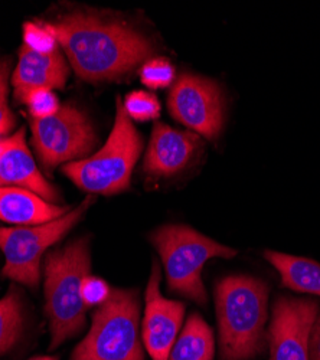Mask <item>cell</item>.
Returning <instances> with one entry per match:
<instances>
[{
	"label": "cell",
	"mask_w": 320,
	"mask_h": 360,
	"mask_svg": "<svg viewBox=\"0 0 320 360\" xmlns=\"http://www.w3.org/2000/svg\"><path fill=\"white\" fill-rule=\"evenodd\" d=\"M46 27L77 75L87 81L122 78L149 61L155 52L151 39L136 29L91 15H70L46 23Z\"/></svg>",
	"instance_id": "obj_1"
},
{
	"label": "cell",
	"mask_w": 320,
	"mask_h": 360,
	"mask_svg": "<svg viewBox=\"0 0 320 360\" xmlns=\"http://www.w3.org/2000/svg\"><path fill=\"white\" fill-rule=\"evenodd\" d=\"M222 360H250L263 353L269 287L251 276H229L215 287Z\"/></svg>",
	"instance_id": "obj_2"
},
{
	"label": "cell",
	"mask_w": 320,
	"mask_h": 360,
	"mask_svg": "<svg viewBox=\"0 0 320 360\" xmlns=\"http://www.w3.org/2000/svg\"><path fill=\"white\" fill-rule=\"evenodd\" d=\"M90 239L78 238L45 259V313L51 327L53 350L85 327V304L81 298L82 280L90 276Z\"/></svg>",
	"instance_id": "obj_3"
},
{
	"label": "cell",
	"mask_w": 320,
	"mask_h": 360,
	"mask_svg": "<svg viewBox=\"0 0 320 360\" xmlns=\"http://www.w3.org/2000/svg\"><path fill=\"white\" fill-rule=\"evenodd\" d=\"M115 122L105 144L90 158L63 166V172L89 193L115 195L127 191L132 172L141 153L143 141L117 98Z\"/></svg>",
	"instance_id": "obj_4"
},
{
	"label": "cell",
	"mask_w": 320,
	"mask_h": 360,
	"mask_svg": "<svg viewBox=\"0 0 320 360\" xmlns=\"http://www.w3.org/2000/svg\"><path fill=\"white\" fill-rule=\"evenodd\" d=\"M151 241L162 258L169 290L198 304L208 302L202 283L203 265L212 258L237 255V250L218 244L186 225L160 226L151 235Z\"/></svg>",
	"instance_id": "obj_5"
},
{
	"label": "cell",
	"mask_w": 320,
	"mask_h": 360,
	"mask_svg": "<svg viewBox=\"0 0 320 360\" xmlns=\"http://www.w3.org/2000/svg\"><path fill=\"white\" fill-rule=\"evenodd\" d=\"M140 309L139 291L113 290L96 310L90 332L75 347L71 360H144Z\"/></svg>",
	"instance_id": "obj_6"
},
{
	"label": "cell",
	"mask_w": 320,
	"mask_h": 360,
	"mask_svg": "<svg viewBox=\"0 0 320 360\" xmlns=\"http://www.w3.org/2000/svg\"><path fill=\"white\" fill-rule=\"evenodd\" d=\"M89 196L61 218L32 226H0V250L5 255L2 274L13 281L37 288L41 280V259L45 251L68 233L93 203Z\"/></svg>",
	"instance_id": "obj_7"
},
{
	"label": "cell",
	"mask_w": 320,
	"mask_h": 360,
	"mask_svg": "<svg viewBox=\"0 0 320 360\" xmlns=\"http://www.w3.org/2000/svg\"><path fill=\"white\" fill-rule=\"evenodd\" d=\"M31 130L34 147L45 169L81 160L97 143L89 117L71 104L61 105L49 118H32Z\"/></svg>",
	"instance_id": "obj_8"
},
{
	"label": "cell",
	"mask_w": 320,
	"mask_h": 360,
	"mask_svg": "<svg viewBox=\"0 0 320 360\" xmlns=\"http://www.w3.org/2000/svg\"><path fill=\"white\" fill-rule=\"evenodd\" d=\"M167 107L179 123L210 140H214L224 124V98L219 86L207 78L185 74L173 84Z\"/></svg>",
	"instance_id": "obj_9"
},
{
	"label": "cell",
	"mask_w": 320,
	"mask_h": 360,
	"mask_svg": "<svg viewBox=\"0 0 320 360\" xmlns=\"http://www.w3.org/2000/svg\"><path fill=\"white\" fill-rule=\"evenodd\" d=\"M317 314L314 300L279 297L267 335L270 360H310L309 340Z\"/></svg>",
	"instance_id": "obj_10"
},
{
	"label": "cell",
	"mask_w": 320,
	"mask_h": 360,
	"mask_svg": "<svg viewBox=\"0 0 320 360\" xmlns=\"http://www.w3.org/2000/svg\"><path fill=\"white\" fill-rule=\"evenodd\" d=\"M185 316V304L160 292V266L155 261L146 287V307L141 323V342L152 360H169Z\"/></svg>",
	"instance_id": "obj_11"
},
{
	"label": "cell",
	"mask_w": 320,
	"mask_h": 360,
	"mask_svg": "<svg viewBox=\"0 0 320 360\" xmlns=\"http://www.w3.org/2000/svg\"><path fill=\"white\" fill-rule=\"evenodd\" d=\"M0 186L27 189L46 202H58V193L46 182L26 146L25 129L0 139Z\"/></svg>",
	"instance_id": "obj_12"
},
{
	"label": "cell",
	"mask_w": 320,
	"mask_h": 360,
	"mask_svg": "<svg viewBox=\"0 0 320 360\" xmlns=\"http://www.w3.org/2000/svg\"><path fill=\"white\" fill-rule=\"evenodd\" d=\"M68 78V65L60 51L38 52L26 45L19 49V63L12 74L13 93L18 101L25 103L27 94L38 88H64Z\"/></svg>",
	"instance_id": "obj_13"
},
{
	"label": "cell",
	"mask_w": 320,
	"mask_h": 360,
	"mask_svg": "<svg viewBox=\"0 0 320 360\" xmlns=\"http://www.w3.org/2000/svg\"><path fill=\"white\" fill-rule=\"evenodd\" d=\"M198 146L199 136L196 133L181 131L156 122L144 158V170L158 177L178 173L192 160Z\"/></svg>",
	"instance_id": "obj_14"
},
{
	"label": "cell",
	"mask_w": 320,
	"mask_h": 360,
	"mask_svg": "<svg viewBox=\"0 0 320 360\" xmlns=\"http://www.w3.org/2000/svg\"><path fill=\"white\" fill-rule=\"evenodd\" d=\"M67 206L46 202L37 193L13 186H0V221L16 226H32L61 218Z\"/></svg>",
	"instance_id": "obj_15"
},
{
	"label": "cell",
	"mask_w": 320,
	"mask_h": 360,
	"mask_svg": "<svg viewBox=\"0 0 320 360\" xmlns=\"http://www.w3.org/2000/svg\"><path fill=\"white\" fill-rule=\"evenodd\" d=\"M264 257L277 269L283 285L293 291L320 295L319 262L276 251H266Z\"/></svg>",
	"instance_id": "obj_16"
},
{
	"label": "cell",
	"mask_w": 320,
	"mask_h": 360,
	"mask_svg": "<svg viewBox=\"0 0 320 360\" xmlns=\"http://www.w3.org/2000/svg\"><path fill=\"white\" fill-rule=\"evenodd\" d=\"M215 340L208 323L193 313L174 342L169 360H214Z\"/></svg>",
	"instance_id": "obj_17"
},
{
	"label": "cell",
	"mask_w": 320,
	"mask_h": 360,
	"mask_svg": "<svg viewBox=\"0 0 320 360\" xmlns=\"http://www.w3.org/2000/svg\"><path fill=\"white\" fill-rule=\"evenodd\" d=\"M23 330L22 295L16 285H11L0 298V356L9 352L19 340Z\"/></svg>",
	"instance_id": "obj_18"
},
{
	"label": "cell",
	"mask_w": 320,
	"mask_h": 360,
	"mask_svg": "<svg viewBox=\"0 0 320 360\" xmlns=\"http://www.w3.org/2000/svg\"><path fill=\"white\" fill-rule=\"evenodd\" d=\"M127 115L136 122L156 120L160 114V104L155 94L146 91H133L126 96L123 103Z\"/></svg>",
	"instance_id": "obj_19"
},
{
	"label": "cell",
	"mask_w": 320,
	"mask_h": 360,
	"mask_svg": "<svg viewBox=\"0 0 320 360\" xmlns=\"http://www.w3.org/2000/svg\"><path fill=\"white\" fill-rule=\"evenodd\" d=\"M140 78L149 88H166L174 79V68L165 58H153L143 64Z\"/></svg>",
	"instance_id": "obj_20"
},
{
	"label": "cell",
	"mask_w": 320,
	"mask_h": 360,
	"mask_svg": "<svg viewBox=\"0 0 320 360\" xmlns=\"http://www.w3.org/2000/svg\"><path fill=\"white\" fill-rule=\"evenodd\" d=\"M25 104H27L32 118L44 120L55 115L60 111V100L53 94L52 89L38 88L27 94Z\"/></svg>",
	"instance_id": "obj_21"
},
{
	"label": "cell",
	"mask_w": 320,
	"mask_h": 360,
	"mask_svg": "<svg viewBox=\"0 0 320 360\" xmlns=\"http://www.w3.org/2000/svg\"><path fill=\"white\" fill-rule=\"evenodd\" d=\"M9 77L11 63L9 59L0 61V139L6 136L15 126V117L9 108Z\"/></svg>",
	"instance_id": "obj_22"
},
{
	"label": "cell",
	"mask_w": 320,
	"mask_h": 360,
	"mask_svg": "<svg viewBox=\"0 0 320 360\" xmlns=\"http://www.w3.org/2000/svg\"><path fill=\"white\" fill-rule=\"evenodd\" d=\"M23 39V45L38 52H53L58 49V42L46 27V25H38L32 22L25 23Z\"/></svg>",
	"instance_id": "obj_23"
},
{
	"label": "cell",
	"mask_w": 320,
	"mask_h": 360,
	"mask_svg": "<svg viewBox=\"0 0 320 360\" xmlns=\"http://www.w3.org/2000/svg\"><path fill=\"white\" fill-rule=\"evenodd\" d=\"M111 294L108 284L94 276H87L81 284V298L85 307L104 304Z\"/></svg>",
	"instance_id": "obj_24"
},
{
	"label": "cell",
	"mask_w": 320,
	"mask_h": 360,
	"mask_svg": "<svg viewBox=\"0 0 320 360\" xmlns=\"http://www.w3.org/2000/svg\"><path fill=\"white\" fill-rule=\"evenodd\" d=\"M310 360H320V314H317L309 340Z\"/></svg>",
	"instance_id": "obj_25"
},
{
	"label": "cell",
	"mask_w": 320,
	"mask_h": 360,
	"mask_svg": "<svg viewBox=\"0 0 320 360\" xmlns=\"http://www.w3.org/2000/svg\"><path fill=\"white\" fill-rule=\"evenodd\" d=\"M29 360H58V357H53V356H38V357H32Z\"/></svg>",
	"instance_id": "obj_26"
}]
</instances>
